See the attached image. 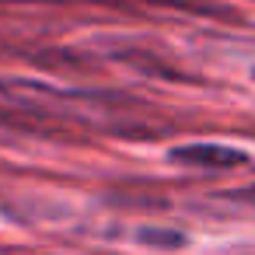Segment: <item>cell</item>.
Returning <instances> with one entry per match:
<instances>
[{"label": "cell", "instance_id": "obj_2", "mask_svg": "<svg viewBox=\"0 0 255 255\" xmlns=\"http://www.w3.org/2000/svg\"><path fill=\"white\" fill-rule=\"evenodd\" d=\"M140 241H147V245H168V248H178L185 238H182V234H175V231H140Z\"/></svg>", "mask_w": 255, "mask_h": 255}, {"label": "cell", "instance_id": "obj_3", "mask_svg": "<svg viewBox=\"0 0 255 255\" xmlns=\"http://www.w3.org/2000/svg\"><path fill=\"white\" fill-rule=\"evenodd\" d=\"M252 77H255V70H252Z\"/></svg>", "mask_w": 255, "mask_h": 255}, {"label": "cell", "instance_id": "obj_1", "mask_svg": "<svg viewBox=\"0 0 255 255\" xmlns=\"http://www.w3.org/2000/svg\"><path fill=\"white\" fill-rule=\"evenodd\" d=\"M168 161L178 164V168L220 175V171L245 168L248 164V154L245 150H234V147H220V143H182V147H171L168 150Z\"/></svg>", "mask_w": 255, "mask_h": 255}]
</instances>
